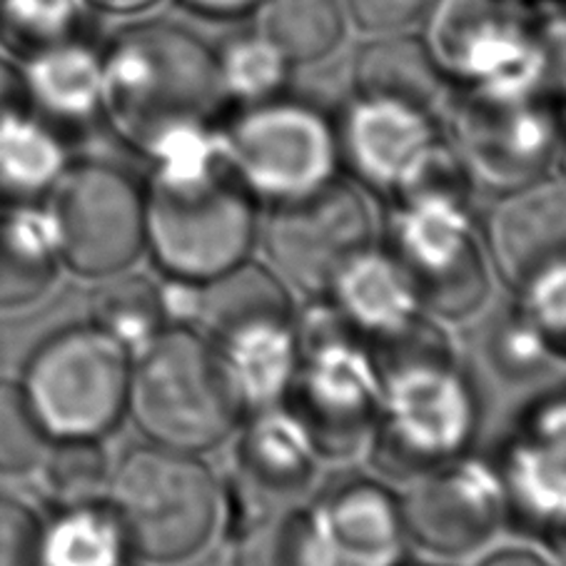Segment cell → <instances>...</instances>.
I'll return each mask as SVG.
<instances>
[{
    "instance_id": "cell-24",
    "label": "cell",
    "mask_w": 566,
    "mask_h": 566,
    "mask_svg": "<svg viewBox=\"0 0 566 566\" xmlns=\"http://www.w3.org/2000/svg\"><path fill=\"white\" fill-rule=\"evenodd\" d=\"M65 135L25 107L0 118V205L43 202L71 165Z\"/></svg>"
},
{
    "instance_id": "cell-13",
    "label": "cell",
    "mask_w": 566,
    "mask_h": 566,
    "mask_svg": "<svg viewBox=\"0 0 566 566\" xmlns=\"http://www.w3.org/2000/svg\"><path fill=\"white\" fill-rule=\"evenodd\" d=\"M262 240L290 290L325 297L337 272L375 245L373 210L353 182L335 178L305 198L272 205Z\"/></svg>"
},
{
    "instance_id": "cell-41",
    "label": "cell",
    "mask_w": 566,
    "mask_h": 566,
    "mask_svg": "<svg viewBox=\"0 0 566 566\" xmlns=\"http://www.w3.org/2000/svg\"><path fill=\"white\" fill-rule=\"evenodd\" d=\"M476 566H559L546 552L526 549V546H504L486 554Z\"/></svg>"
},
{
    "instance_id": "cell-35",
    "label": "cell",
    "mask_w": 566,
    "mask_h": 566,
    "mask_svg": "<svg viewBox=\"0 0 566 566\" xmlns=\"http://www.w3.org/2000/svg\"><path fill=\"white\" fill-rule=\"evenodd\" d=\"M230 566H305L302 564V510L285 506L228 536Z\"/></svg>"
},
{
    "instance_id": "cell-11",
    "label": "cell",
    "mask_w": 566,
    "mask_h": 566,
    "mask_svg": "<svg viewBox=\"0 0 566 566\" xmlns=\"http://www.w3.org/2000/svg\"><path fill=\"white\" fill-rule=\"evenodd\" d=\"M61 265L85 280L128 272L145 252V182L123 165L71 160L48 195Z\"/></svg>"
},
{
    "instance_id": "cell-21",
    "label": "cell",
    "mask_w": 566,
    "mask_h": 566,
    "mask_svg": "<svg viewBox=\"0 0 566 566\" xmlns=\"http://www.w3.org/2000/svg\"><path fill=\"white\" fill-rule=\"evenodd\" d=\"M25 103L55 130L91 128L103 118V48L77 38L21 61Z\"/></svg>"
},
{
    "instance_id": "cell-10",
    "label": "cell",
    "mask_w": 566,
    "mask_h": 566,
    "mask_svg": "<svg viewBox=\"0 0 566 566\" xmlns=\"http://www.w3.org/2000/svg\"><path fill=\"white\" fill-rule=\"evenodd\" d=\"M220 133L230 172L255 200L305 198L339 172L335 118L287 93L242 105Z\"/></svg>"
},
{
    "instance_id": "cell-39",
    "label": "cell",
    "mask_w": 566,
    "mask_h": 566,
    "mask_svg": "<svg viewBox=\"0 0 566 566\" xmlns=\"http://www.w3.org/2000/svg\"><path fill=\"white\" fill-rule=\"evenodd\" d=\"M534 33L542 53L544 95L566 105V8L536 11Z\"/></svg>"
},
{
    "instance_id": "cell-6",
    "label": "cell",
    "mask_w": 566,
    "mask_h": 566,
    "mask_svg": "<svg viewBox=\"0 0 566 566\" xmlns=\"http://www.w3.org/2000/svg\"><path fill=\"white\" fill-rule=\"evenodd\" d=\"M128 415L145 442L205 454L235 432L242 409L195 327H168L133 357Z\"/></svg>"
},
{
    "instance_id": "cell-33",
    "label": "cell",
    "mask_w": 566,
    "mask_h": 566,
    "mask_svg": "<svg viewBox=\"0 0 566 566\" xmlns=\"http://www.w3.org/2000/svg\"><path fill=\"white\" fill-rule=\"evenodd\" d=\"M484 347L494 375L514 385L536 382L554 369L564 367L516 305L494 319Z\"/></svg>"
},
{
    "instance_id": "cell-30",
    "label": "cell",
    "mask_w": 566,
    "mask_h": 566,
    "mask_svg": "<svg viewBox=\"0 0 566 566\" xmlns=\"http://www.w3.org/2000/svg\"><path fill=\"white\" fill-rule=\"evenodd\" d=\"M224 101L255 105L285 95L295 65L265 35L252 31L224 41L214 51Z\"/></svg>"
},
{
    "instance_id": "cell-38",
    "label": "cell",
    "mask_w": 566,
    "mask_h": 566,
    "mask_svg": "<svg viewBox=\"0 0 566 566\" xmlns=\"http://www.w3.org/2000/svg\"><path fill=\"white\" fill-rule=\"evenodd\" d=\"M429 0H343L347 23L367 35L407 33L422 21Z\"/></svg>"
},
{
    "instance_id": "cell-40",
    "label": "cell",
    "mask_w": 566,
    "mask_h": 566,
    "mask_svg": "<svg viewBox=\"0 0 566 566\" xmlns=\"http://www.w3.org/2000/svg\"><path fill=\"white\" fill-rule=\"evenodd\" d=\"M25 107L28 103H25L21 67L0 55V118L8 113L25 111Z\"/></svg>"
},
{
    "instance_id": "cell-14",
    "label": "cell",
    "mask_w": 566,
    "mask_h": 566,
    "mask_svg": "<svg viewBox=\"0 0 566 566\" xmlns=\"http://www.w3.org/2000/svg\"><path fill=\"white\" fill-rule=\"evenodd\" d=\"M506 496V522L542 549L566 552V387L536 397L516 417L494 460Z\"/></svg>"
},
{
    "instance_id": "cell-12",
    "label": "cell",
    "mask_w": 566,
    "mask_h": 566,
    "mask_svg": "<svg viewBox=\"0 0 566 566\" xmlns=\"http://www.w3.org/2000/svg\"><path fill=\"white\" fill-rule=\"evenodd\" d=\"M442 133L472 182L504 195L556 170L562 105L549 97L496 101L457 91Z\"/></svg>"
},
{
    "instance_id": "cell-22",
    "label": "cell",
    "mask_w": 566,
    "mask_h": 566,
    "mask_svg": "<svg viewBox=\"0 0 566 566\" xmlns=\"http://www.w3.org/2000/svg\"><path fill=\"white\" fill-rule=\"evenodd\" d=\"M325 297L369 345L397 335L427 315L402 262L377 245L357 252L332 280Z\"/></svg>"
},
{
    "instance_id": "cell-23",
    "label": "cell",
    "mask_w": 566,
    "mask_h": 566,
    "mask_svg": "<svg viewBox=\"0 0 566 566\" xmlns=\"http://www.w3.org/2000/svg\"><path fill=\"white\" fill-rule=\"evenodd\" d=\"M61 268L48 202L0 205V310H21L45 297Z\"/></svg>"
},
{
    "instance_id": "cell-26",
    "label": "cell",
    "mask_w": 566,
    "mask_h": 566,
    "mask_svg": "<svg viewBox=\"0 0 566 566\" xmlns=\"http://www.w3.org/2000/svg\"><path fill=\"white\" fill-rule=\"evenodd\" d=\"M125 559L128 546L107 500L61 506L43 522L38 566H123Z\"/></svg>"
},
{
    "instance_id": "cell-7",
    "label": "cell",
    "mask_w": 566,
    "mask_h": 566,
    "mask_svg": "<svg viewBox=\"0 0 566 566\" xmlns=\"http://www.w3.org/2000/svg\"><path fill=\"white\" fill-rule=\"evenodd\" d=\"M534 0H429V55L457 91L496 101L544 95Z\"/></svg>"
},
{
    "instance_id": "cell-15",
    "label": "cell",
    "mask_w": 566,
    "mask_h": 566,
    "mask_svg": "<svg viewBox=\"0 0 566 566\" xmlns=\"http://www.w3.org/2000/svg\"><path fill=\"white\" fill-rule=\"evenodd\" d=\"M402 506L405 536L439 559H464L506 524V496L494 460L472 452L417 476Z\"/></svg>"
},
{
    "instance_id": "cell-36",
    "label": "cell",
    "mask_w": 566,
    "mask_h": 566,
    "mask_svg": "<svg viewBox=\"0 0 566 566\" xmlns=\"http://www.w3.org/2000/svg\"><path fill=\"white\" fill-rule=\"evenodd\" d=\"M514 305L566 367V260L526 282Z\"/></svg>"
},
{
    "instance_id": "cell-8",
    "label": "cell",
    "mask_w": 566,
    "mask_h": 566,
    "mask_svg": "<svg viewBox=\"0 0 566 566\" xmlns=\"http://www.w3.org/2000/svg\"><path fill=\"white\" fill-rule=\"evenodd\" d=\"M133 357L93 322L43 337L18 379L51 439H101L128 415Z\"/></svg>"
},
{
    "instance_id": "cell-19",
    "label": "cell",
    "mask_w": 566,
    "mask_h": 566,
    "mask_svg": "<svg viewBox=\"0 0 566 566\" xmlns=\"http://www.w3.org/2000/svg\"><path fill=\"white\" fill-rule=\"evenodd\" d=\"M205 337L242 415L287 402L300 363L295 315L245 317Z\"/></svg>"
},
{
    "instance_id": "cell-45",
    "label": "cell",
    "mask_w": 566,
    "mask_h": 566,
    "mask_svg": "<svg viewBox=\"0 0 566 566\" xmlns=\"http://www.w3.org/2000/svg\"><path fill=\"white\" fill-rule=\"evenodd\" d=\"M397 566H434V564H402V562H399Z\"/></svg>"
},
{
    "instance_id": "cell-42",
    "label": "cell",
    "mask_w": 566,
    "mask_h": 566,
    "mask_svg": "<svg viewBox=\"0 0 566 566\" xmlns=\"http://www.w3.org/2000/svg\"><path fill=\"white\" fill-rule=\"evenodd\" d=\"M192 13L208 18H240L255 13L262 0H180Z\"/></svg>"
},
{
    "instance_id": "cell-20",
    "label": "cell",
    "mask_w": 566,
    "mask_h": 566,
    "mask_svg": "<svg viewBox=\"0 0 566 566\" xmlns=\"http://www.w3.org/2000/svg\"><path fill=\"white\" fill-rule=\"evenodd\" d=\"M317 464L315 439L287 402L252 409L238 424L232 476L265 500L295 504L315 482Z\"/></svg>"
},
{
    "instance_id": "cell-4",
    "label": "cell",
    "mask_w": 566,
    "mask_h": 566,
    "mask_svg": "<svg viewBox=\"0 0 566 566\" xmlns=\"http://www.w3.org/2000/svg\"><path fill=\"white\" fill-rule=\"evenodd\" d=\"M300 363L287 405L310 429L319 460H347L373 434L382 375L367 339L327 297L295 312Z\"/></svg>"
},
{
    "instance_id": "cell-5",
    "label": "cell",
    "mask_w": 566,
    "mask_h": 566,
    "mask_svg": "<svg viewBox=\"0 0 566 566\" xmlns=\"http://www.w3.org/2000/svg\"><path fill=\"white\" fill-rule=\"evenodd\" d=\"M258 238V200L230 168L145 185V252L163 277L205 285L248 262Z\"/></svg>"
},
{
    "instance_id": "cell-32",
    "label": "cell",
    "mask_w": 566,
    "mask_h": 566,
    "mask_svg": "<svg viewBox=\"0 0 566 566\" xmlns=\"http://www.w3.org/2000/svg\"><path fill=\"white\" fill-rule=\"evenodd\" d=\"M87 0H0V45L15 57L87 38L93 21Z\"/></svg>"
},
{
    "instance_id": "cell-31",
    "label": "cell",
    "mask_w": 566,
    "mask_h": 566,
    "mask_svg": "<svg viewBox=\"0 0 566 566\" xmlns=\"http://www.w3.org/2000/svg\"><path fill=\"white\" fill-rule=\"evenodd\" d=\"M113 464L101 439H51L31 474L53 510L103 502Z\"/></svg>"
},
{
    "instance_id": "cell-34",
    "label": "cell",
    "mask_w": 566,
    "mask_h": 566,
    "mask_svg": "<svg viewBox=\"0 0 566 566\" xmlns=\"http://www.w3.org/2000/svg\"><path fill=\"white\" fill-rule=\"evenodd\" d=\"M51 437L18 379H0V476H31Z\"/></svg>"
},
{
    "instance_id": "cell-27",
    "label": "cell",
    "mask_w": 566,
    "mask_h": 566,
    "mask_svg": "<svg viewBox=\"0 0 566 566\" xmlns=\"http://www.w3.org/2000/svg\"><path fill=\"white\" fill-rule=\"evenodd\" d=\"M255 31L275 43L292 65L329 57L345 41L343 0H262Z\"/></svg>"
},
{
    "instance_id": "cell-16",
    "label": "cell",
    "mask_w": 566,
    "mask_h": 566,
    "mask_svg": "<svg viewBox=\"0 0 566 566\" xmlns=\"http://www.w3.org/2000/svg\"><path fill=\"white\" fill-rule=\"evenodd\" d=\"M405 542L399 496L369 476L332 482L302 510L305 566H397Z\"/></svg>"
},
{
    "instance_id": "cell-2",
    "label": "cell",
    "mask_w": 566,
    "mask_h": 566,
    "mask_svg": "<svg viewBox=\"0 0 566 566\" xmlns=\"http://www.w3.org/2000/svg\"><path fill=\"white\" fill-rule=\"evenodd\" d=\"M222 103L214 51L190 28L143 21L103 48V120L138 155L172 125L214 120Z\"/></svg>"
},
{
    "instance_id": "cell-18",
    "label": "cell",
    "mask_w": 566,
    "mask_h": 566,
    "mask_svg": "<svg viewBox=\"0 0 566 566\" xmlns=\"http://www.w3.org/2000/svg\"><path fill=\"white\" fill-rule=\"evenodd\" d=\"M482 248L492 272L514 292L566 260V180L549 175L500 195L486 214Z\"/></svg>"
},
{
    "instance_id": "cell-3",
    "label": "cell",
    "mask_w": 566,
    "mask_h": 566,
    "mask_svg": "<svg viewBox=\"0 0 566 566\" xmlns=\"http://www.w3.org/2000/svg\"><path fill=\"white\" fill-rule=\"evenodd\" d=\"M105 500L118 516L128 556L150 566L192 562L222 526V484L202 454L150 442L118 457Z\"/></svg>"
},
{
    "instance_id": "cell-25",
    "label": "cell",
    "mask_w": 566,
    "mask_h": 566,
    "mask_svg": "<svg viewBox=\"0 0 566 566\" xmlns=\"http://www.w3.org/2000/svg\"><path fill=\"white\" fill-rule=\"evenodd\" d=\"M357 95L395 97L437 113L447 81L429 55L422 38L407 33L377 35L357 53L353 65Z\"/></svg>"
},
{
    "instance_id": "cell-17",
    "label": "cell",
    "mask_w": 566,
    "mask_h": 566,
    "mask_svg": "<svg viewBox=\"0 0 566 566\" xmlns=\"http://www.w3.org/2000/svg\"><path fill=\"white\" fill-rule=\"evenodd\" d=\"M335 125L339 168L385 198H392L419 160L442 140L437 113L395 97L355 93Z\"/></svg>"
},
{
    "instance_id": "cell-44",
    "label": "cell",
    "mask_w": 566,
    "mask_h": 566,
    "mask_svg": "<svg viewBox=\"0 0 566 566\" xmlns=\"http://www.w3.org/2000/svg\"><path fill=\"white\" fill-rule=\"evenodd\" d=\"M556 170H559L562 180H566V105H562V140L559 155H556Z\"/></svg>"
},
{
    "instance_id": "cell-43",
    "label": "cell",
    "mask_w": 566,
    "mask_h": 566,
    "mask_svg": "<svg viewBox=\"0 0 566 566\" xmlns=\"http://www.w3.org/2000/svg\"><path fill=\"white\" fill-rule=\"evenodd\" d=\"M93 11L101 13H113V15H133V13H143L150 11L155 3L160 0H87Z\"/></svg>"
},
{
    "instance_id": "cell-37",
    "label": "cell",
    "mask_w": 566,
    "mask_h": 566,
    "mask_svg": "<svg viewBox=\"0 0 566 566\" xmlns=\"http://www.w3.org/2000/svg\"><path fill=\"white\" fill-rule=\"evenodd\" d=\"M43 520L15 496H0V566H38Z\"/></svg>"
},
{
    "instance_id": "cell-29",
    "label": "cell",
    "mask_w": 566,
    "mask_h": 566,
    "mask_svg": "<svg viewBox=\"0 0 566 566\" xmlns=\"http://www.w3.org/2000/svg\"><path fill=\"white\" fill-rule=\"evenodd\" d=\"M292 290L285 285L275 270L260 262H242L224 275L202 285L200 325L202 335H212L230 322L255 315H295Z\"/></svg>"
},
{
    "instance_id": "cell-1",
    "label": "cell",
    "mask_w": 566,
    "mask_h": 566,
    "mask_svg": "<svg viewBox=\"0 0 566 566\" xmlns=\"http://www.w3.org/2000/svg\"><path fill=\"white\" fill-rule=\"evenodd\" d=\"M382 375L369 462L397 482L472 452L480 432V395L434 317L422 315L397 335L369 345Z\"/></svg>"
},
{
    "instance_id": "cell-28",
    "label": "cell",
    "mask_w": 566,
    "mask_h": 566,
    "mask_svg": "<svg viewBox=\"0 0 566 566\" xmlns=\"http://www.w3.org/2000/svg\"><path fill=\"white\" fill-rule=\"evenodd\" d=\"M103 282L93 297L91 322L130 357H138L168 329L158 282L130 270Z\"/></svg>"
},
{
    "instance_id": "cell-9",
    "label": "cell",
    "mask_w": 566,
    "mask_h": 566,
    "mask_svg": "<svg viewBox=\"0 0 566 566\" xmlns=\"http://www.w3.org/2000/svg\"><path fill=\"white\" fill-rule=\"evenodd\" d=\"M385 248L415 280L429 317L462 322L492 295V268L470 198L412 192L389 198Z\"/></svg>"
}]
</instances>
